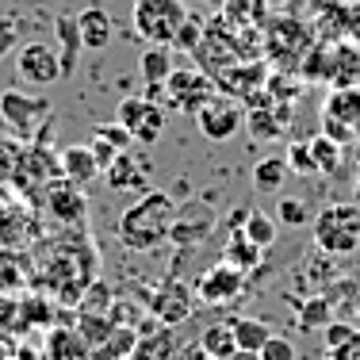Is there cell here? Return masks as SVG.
Segmentation results:
<instances>
[{"mask_svg": "<svg viewBox=\"0 0 360 360\" xmlns=\"http://www.w3.org/2000/svg\"><path fill=\"white\" fill-rule=\"evenodd\" d=\"M173 219H176L173 195L161 192V188H150V192H142L139 200L123 211L115 234L131 253H153V250H161V245L169 242Z\"/></svg>", "mask_w": 360, "mask_h": 360, "instance_id": "1", "label": "cell"}, {"mask_svg": "<svg viewBox=\"0 0 360 360\" xmlns=\"http://www.w3.org/2000/svg\"><path fill=\"white\" fill-rule=\"evenodd\" d=\"M314 31L307 27V23H299L295 15H280V20L269 23V31H264V62L276 65V70L284 73H299V65H303L307 50L314 46Z\"/></svg>", "mask_w": 360, "mask_h": 360, "instance_id": "2", "label": "cell"}, {"mask_svg": "<svg viewBox=\"0 0 360 360\" xmlns=\"http://www.w3.org/2000/svg\"><path fill=\"white\" fill-rule=\"evenodd\" d=\"M314 245L319 253L349 257L360 245V203H330L314 219Z\"/></svg>", "mask_w": 360, "mask_h": 360, "instance_id": "3", "label": "cell"}, {"mask_svg": "<svg viewBox=\"0 0 360 360\" xmlns=\"http://www.w3.org/2000/svg\"><path fill=\"white\" fill-rule=\"evenodd\" d=\"M184 20H188L184 0H134V31L150 46H173Z\"/></svg>", "mask_w": 360, "mask_h": 360, "instance_id": "4", "label": "cell"}, {"mask_svg": "<svg viewBox=\"0 0 360 360\" xmlns=\"http://www.w3.org/2000/svg\"><path fill=\"white\" fill-rule=\"evenodd\" d=\"M0 119H4L8 139L31 142V139H35V123L50 119V100L23 96V92L8 89V92H0Z\"/></svg>", "mask_w": 360, "mask_h": 360, "instance_id": "5", "label": "cell"}, {"mask_svg": "<svg viewBox=\"0 0 360 360\" xmlns=\"http://www.w3.org/2000/svg\"><path fill=\"white\" fill-rule=\"evenodd\" d=\"M58 176H62V158H54L46 146L35 142L31 150L20 153V161H15V173H12V184L20 188L23 195H42Z\"/></svg>", "mask_w": 360, "mask_h": 360, "instance_id": "6", "label": "cell"}, {"mask_svg": "<svg viewBox=\"0 0 360 360\" xmlns=\"http://www.w3.org/2000/svg\"><path fill=\"white\" fill-rule=\"evenodd\" d=\"M195 123H200V134L211 142H230L238 131L245 127V108L238 104L226 92H215L200 111H195Z\"/></svg>", "mask_w": 360, "mask_h": 360, "instance_id": "7", "label": "cell"}, {"mask_svg": "<svg viewBox=\"0 0 360 360\" xmlns=\"http://www.w3.org/2000/svg\"><path fill=\"white\" fill-rule=\"evenodd\" d=\"M42 203H46V215L58 222L62 230H81L89 222V200H84L81 184L58 176L54 184L42 192Z\"/></svg>", "mask_w": 360, "mask_h": 360, "instance_id": "8", "label": "cell"}, {"mask_svg": "<svg viewBox=\"0 0 360 360\" xmlns=\"http://www.w3.org/2000/svg\"><path fill=\"white\" fill-rule=\"evenodd\" d=\"M215 81H211L203 70H173L165 81V96H169V108L176 111H188V115H195L203 104H207L211 96H215Z\"/></svg>", "mask_w": 360, "mask_h": 360, "instance_id": "9", "label": "cell"}, {"mask_svg": "<svg viewBox=\"0 0 360 360\" xmlns=\"http://www.w3.org/2000/svg\"><path fill=\"white\" fill-rule=\"evenodd\" d=\"M215 211L207 207L203 200H188L176 207V219H173V230H169V242L180 245V250H192V245H200L203 238L215 230Z\"/></svg>", "mask_w": 360, "mask_h": 360, "instance_id": "10", "label": "cell"}, {"mask_svg": "<svg viewBox=\"0 0 360 360\" xmlns=\"http://www.w3.org/2000/svg\"><path fill=\"white\" fill-rule=\"evenodd\" d=\"M242 288H245V272H238L234 264L219 261L195 280V299H203L207 307H226L242 295Z\"/></svg>", "mask_w": 360, "mask_h": 360, "instance_id": "11", "label": "cell"}, {"mask_svg": "<svg viewBox=\"0 0 360 360\" xmlns=\"http://www.w3.org/2000/svg\"><path fill=\"white\" fill-rule=\"evenodd\" d=\"M192 299L195 295H192V288H188L184 280L169 276V280H161V288L150 295V314L161 326H180V322L192 319Z\"/></svg>", "mask_w": 360, "mask_h": 360, "instance_id": "12", "label": "cell"}, {"mask_svg": "<svg viewBox=\"0 0 360 360\" xmlns=\"http://www.w3.org/2000/svg\"><path fill=\"white\" fill-rule=\"evenodd\" d=\"M269 70L272 65L264 62V58H253V62H234V65H226V70H219L211 81H215L219 92H226V96H234V100H245V96H253L257 89L269 84Z\"/></svg>", "mask_w": 360, "mask_h": 360, "instance_id": "13", "label": "cell"}, {"mask_svg": "<svg viewBox=\"0 0 360 360\" xmlns=\"http://www.w3.org/2000/svg\"><path fill=\"white\" fill-rule=\"evenodd\" d=\"M15 70L31 84H54L62 77V62H58V50H50L46 42H27L15 58Z\"/></svg>", "mask_w": 360, "mask_h": 360, "instance_id": "14", "label": "cell"}, {"mask_svg": "<svg viewBox=\"0 0 360 360\" xmlns=\"http://www.w3.org/2000/svg\"><path fill=\"white\" fill-rule=\"evenodd\" d=\"M291 119H295V108L288 104V100H272V104L264 108H245V127H250L253 139H280V134L291 127Z\"/></svg>", "mask_w": 360, "mask_h": 360, "instance_id": "15", "label": "cell"}, {"mask_svg": "<svg viewBox=\"0 0 360 360\" xmlns=\"http://www.w3.org/2000/svg\"><path fill=\"white\" fill-rule=\"evenodd\" d=\"M104 176L115 192H150V165L142 158H131V150L119 153L104 169Z\"/></svg>", "mask_w": 360, "mask_h": 360, "instance_id": "16", "label": "cell"}, {"mask_svg": "<svg viewBox=\"0 0 360 360\" xmlns=\"http://www.w3.org/2000/svg\"><path fill=\"white\" fill-rule=\"evenodd\" d=\"M54 35H58V62H62V77L77 73V62H81V50H84V39H81V27H77V15H58L54 20Z\"/></svg>", "mask_w": 360, "mask_h": 360, "instance_id": "17", "label": "cell"}, {"mask_svg": "<svg viewBox=\"0 0 360 360\" xmlns=\"http://www.w3.org/2000/svg\"><path fill=\"white\" fill-rule=\"evenodd\" d=\"M92 345L81 338V330L70 326H54L46 338V360H89Z\"/></svg>", "mask_w": 360, "mask_h": 360, "instance_id": "18", "label": "cell"}, {"mask_svg": "<svg viewBox=\"0 0 360 360\" xmlns=\"http://www.w3.org/2000/svg\"><path fill=\"white\" fill-rule=\"evenodd\" d=\"M77 27H81V39H84V50H104L111 35H115V23L104 8H84L77 15Z\"/></svg>", "mask_w": 360, "mask_h": 360, "instance_id": "19", "label": "cell"}, {"mask_svg": "<svg viewBox=\"0 0 360 360\" xmlns=\"http://www.w3.org/2000/svg\"><path fill=\"white\" fill-rule=\"evenodd\" d=\"M222 261L226 264H234L238 272H257L261 269V261H264V250L261 245H253L250 238L242 234V230H230V238H226V250H222Z\"/></svg>", "mask_w": 360, "mask_h": 360, "instance_id": "20", "label": "cell"}, {"mask_svg": "<svg viewBox=\"0 0 360 360\" xmlns=\"http://www.w3.org/2000/svg\"><path fill=\"white\" fill-rule=\"evenodd\" d=\"M322 111L360 131V84H341V89H333L330 96L322 100Z\"/></svg>", "mask_w": 360, "mask_h": 360, "instance_id": "21", "label": "cell"}, {"mask_svg": "<svg viewBox=\"0 0 360 360\" xmlns=\"http://www.w3.org/2000/svg\"><path fill=\"white\" fill-rule=\"evenodd\" d=\"M134 345H139V330H134V326H115L111 338H104L100 345H92L89 360H131Z\"/></svg>", "mask_w": 360, "mask_h": 360, "instance_id": "22", "label": "cell"}, {"mask_svg": "<svg viewBox=\"0 0 360 360\" xmlns=\"http://www.w3.org/2000/svg\"><path fill=\"white\" fill-rule=\"evenodd\" d=\"M100 165L96 158H92V146H70V150H62V176L73 180V184H89V180H96Z\"/></svg>", "mask_w": 360, "mask_h": 360, "instance_id": "23", "label": "cell"}, {"mask_svg": "<svg viewBox=\"0 0 360 360\" xmlns=\"http://www.w3.org/2000/svg\"><path fill=\"white\" fill-rule=\"evenodd\" d=\"M176 356V338H173V326H158L150 338H139L131 360H173Z\"/></svg>", "mask_w": 360, "mask_h": 360, "instance_id": "24", "label": "cell"}, {"mask_svg": "<svg viewBox=\"0 0 360 360\" xmlns=\"http://www.w3.org/2000/svg\"><path fill=\"white\" fill-rule=\"evenodd\" d=\"M173 46H146L139 58V73L146 84H165L169 73H173Z\"/></svg>", "mask_w": 360, "mask_h": 360, "instance_id": "25", "label": "cell"}, {"mask_svg": "<svg viewBox=\"0 0 360 360\" xmlns=\"http://www.w3.org/2000/svg\"><path fill=\"white\" fill-rule=\"evenodd\" d=\"M222 15L234 27H264L269 23V0H226Z\"/></svg>", "mask_w": 360, "mask_h": 360, "instance_id": "26", "label": "cell"}, {"mask_svg": "<svg viewBox=\"0 0 360 360\" xmlns=\"http://www.w3.org/2000/svg\"><path fill=\"white\" fill-rule=\"evenodd\" d=\"M200 349H203V353H211L215 360H230V356H234V349H238V341H234V326H230V322L207 326V330L200 333Z\"/></svg>", "mask_w": 360, "mask_h": 360, "instance_id": "27", "label": "cell"}, {"mask_svg": "<svg viewBox=\"0 0 360 360\" xmlns=\"http://www.w3.org/2000/svg\"><path fill=\"white\" fill-rule=\"evenodd\" d=\"M115 326H123V322H119L115 314H108V311H81L77 314V330H81V338L89 341V345H100L104 338H111Z\"/></svg>", "mask_w": 360, "mask_h": 360, "instance_id": "28", "label": "cell"}, {"mask_svg": "<svg viewBox=\"0 0 360 360\" xmlns=\"http://www.w3.org/2000/svg\"><path fill=\"white\" fill-rule=\"evenodd\" d=\"M288 161L284 158H261L253 165V188L257 192H280L284 188V180H288Z\"/></svg>", "mask_w": 360, "mask_h": 360, "instance_id": "29", "label": "cell"}, {"mask_svg": "<svg viewBox=\"0 0 360 360\" xmlns=\"http://www.w3.org/2000/svg\"><path fill=\"white\" fill-rule=\"evenodd\" d=\"M333 319H338V314H333V303H330L326 291L299 303V326H303V330H326Z\"/></svg>", "mask_w": 360, "mask_h": 360, "instance_id": "30", "label": "cell"}, {"mask_svg": "<svg viewBox=\"0 0 360 360\" xmlns=\"http://www.w3.org/2000/svg\"><path fill=\"white\" fill-rule=\"evenodd\" d=\"M230 326H234V341H238V349H253V353H261L264 341L272 338L269 322H261V319H234Z\"/></svg>", "mask_w": 360, "mask_h": 360, "instance_id": "31", "label": "cell"}, {"mask_svg": "<svg viewBox=\"0 0 360 360\" xmlns=\"http://www.w3.org/2000/svg\"><path fill=\"white\" fill-rule=\"evenodd\" d=\"M242 234L250 238L253 245L269 250V245L276 242V234H280V222H276V215H264V211H250V219H245Z\"/></svg>", "mask_w": 360, "mask_h": 360, "instance_id": "32", "label": "cell"}, {"mask_svg": "<svg viewBox=\"0 0 360 360\" xmlns=\"http://www.w3.org/2000/svg\"><path fill=\"white\" fill-rule=\"evenodd\" d=\"M311 150H314V165H319V173H338V169H341V153H345V146L326 139L322 131L311 139Z\"/></svg>", "mask_w": 360, "mask_h": 360, "instance_id": "33", "label": "cell"}, {"mask_svg": "<svg viewBox=\"0 0 360 360\" xmlns=\"http://www.w3.org/2000/svg\"><path fill=\"white\" fill-rule=\"evenodd\" d=\"M165 134V108L161 104H153L150 100V108H146V115H142V123L134 127V142H142V146H153Z\"/></svg>", "mask_w": 360, "mask_h": 360, "instance_id": "34", "label": "cell"}, {"mask_svg": "<svg viewBox=\"0 0 360 360\" xmlns=\"http://www.w3.org/2000/svg\"><path fill=\"white\" fill-rule=\"evenodd\" d=\"M284 161H288V169L291 173H299V176H314L319 173V165H314V150H311V139H295L284 150Z\"/></svg>", "mask_w": 360, "mask_h": 360, "instance_id": "35", "label": "cell"}, {"mask_svg": "<svg viewBox=\"0 0 360 360\" xmlns=\"http://www.w3.org/2000/svg\"><path fill=\"white\" fill-rule=\"evenodd\" d=\"M200 42H203V20L200 15H188V20L180 23L176 39H173V50H180V54H195Z\"/></svg>", "mask_w": 360, "mask_h": 360, "instance_id": "36", "label": "cell"}, {"mask_svg": "<svg viewBox=\"0 0 360 360\" xmlns=\"http://www.w3.org/2000/svg\"><path fill=\"white\" fill-rule=\"evenodd\" d=\"M276 222H280V226H303V222H311V211H307L303 200L280 195V203H276Z\"/></svg>", "mask_w": 360, "mask_h": 360, "instance_id": "37", "label": "cell"}, {"mask_svg": "<svg viewBox=\"0 0 360 360\" xmlns=\"http://www.w3.org/2000/svg\"><path fill=\"white\" fill-rule=\"evenodd\" d=\"M146 108H150V100H146V96H127V100H119V115H115V119H119V123H123L127 131L134 134V127L142 123Z\"/></svg>", "mask_w": 360, "mask_h": 360, "instance_id": "38", "label": "cell"}, {"mask_svg": "<svg viewBox=\"0 0 360 360\" xmlns=\"http://www.w3.org/2000/svg\"><path fill=\"white\" fill-rule=\"evenodd\" d=\"M20 153H23V142H15V139H0V188H4L8 180H12Z\"/></svg>", "mask_w": 360, "mask_h": 360, "instance_id": "39", "label": "cell"}, {"mask_svg": "<svg viewBox=\"0 0 360 360\" xmlns=\"http://www.w3.org/2000/svg\"><path fill=\"white\" fill-rule=\"evenodd\" d=\"M92 134H96V139H104V142H111L115 150H131V142H134V134L127 131L119 119H115V123H96V131H92Z\"/></svg>", "mask_w": 360, "mask_h": 360, "instance_id": "40", "label": "cell"}, {"mask_svg": "<svg viewBox=\"0 0 360 360\" xmlns=\"http://www.w3.org/2000/svg\"><path fill=\"white\" fill-rule=\"evenodd\" d=\"M322 134H326V139H333L338 146H353L356 142V127L341 123V119L326 115V111H322Z\"/></svg>", "mask_w": 360, "mask_h": 360, "instance_id": "41", "label": "cell"}, {"mask_svg": "<svg viewBox=\"0 0 360 360\" xmlns=\"http://www.w3.org/2000/svg\"><path fill=\"white\" fill-rule=\"evenodd\" d=\"M261 360H295V345L288 338H280V333H272L261 349Z\"/></svg>", "mask_w": 360, "mask_h": 360, "instance_id": "42", "label": "cell"}, {"mask_svg": "<svg viewBox=\"0 0 360 360\" xmlns=\"http://www.w3.org/2000/svg\"><path fill=\"white\" fill-rule=\"evenodd\" d=\"M326 349H338V345H345L349 338L356 333V326H349V322H341V319H333L330 326H326Z\"/></svg>", "mask_w": 360, "mask_h": 360, "instance_id": "43", "label": "cell"}, {"mask_svg": "<svg viewBox=\"0 0 360 360\" xmlns=\"http://www.w3.org/2000/svg\"><path fill=\"white\" fill-rule=\"evenodd\" d=\"M119 153H123V150H115V146H111V142H104V139H96V134H92V158H96L100 173H104V169H108L111 161L119 158Z\"/></svg>", "mask_w": 360, "mask_h": 360, "instance_id": "44", "label": "cell"}, {"mask_svg": "<svg viewBox=\"0 0 360 360\" xmlns=\"http://www.w3.org/2000/svg\"><path fill=\"white\" fill-rule=\"evenodd\" d=\"M23 311H27V314H23V322H27V326H35V322L46 326V322H50V307H46V299H27V303H23Z\"/></svg>", "mask_w": 360, "mask_h": 360, "instance_id": "45", "label": "cell"}, {"mask_svg": "<svg viewBox=\"0 0 360 360\" xmlns=\"http://www.w3.org/2000/svg\"><path fill=\"white\" fill-rule=\"evenodd\" d=\"M330 360H360V333H353L345 345L330 349Z\"/></svg>", "mask_w": 360, "mask_h": 360, "instance_id": "46", "label": "cell"}, {"mask_svg": "<svg viewBox=\"0 0 360 360\" xmlns=\"http://www.w3.org/2000/svg\"><path fill=\"white\" fill-rule=\"evenodd\" d=\"M12 46H15V27H12V23L0 20V58H4Z\"/></svg>", "mask_w": 360, "mask_h": 360, "instance_id": "47", "label": "cell"}, {"mask_svg": "<svg viewBox=\"0 0 360 360\" xmlns=\"http://www.w3.org/2000/svg\"><path fill=\"white\" fill-rule=\"evenodd\" d=\"M245 219H250V207H234V211L226 215V230H242Z\"/></svg>", "mask_w": 360, "mask_h": 360, "instance_id": "48", "label": "cell"}, {"mask_svg": "<svg viewBox=\"0 0 360 360\" xmlns=\"http://www.w3.org/2000/svg\"><path fill=\"white\" fill-rule=\"evenodd\" d=\"M230 360H261V353H253V349H234Z\"/></svg>", "mask_w": 360, "mask_h": 360, "instance_id": "49", "label": "cell"}, {"mask_svg": "<svg viewBox=\"0 0 360 360\" xmlns=\"http://www.w3.org/2000/svg\"><path fill=\"white\" fill-rule=\"evenodd\" d=\"M188 360H215V356H211V353H203V349H200V345H195V349H192V353H188Z\"/></svg>", "mask_w": 360, "mask_h": 360, "instance_id": "50", "label": "cell"}, {"mask_svg": "<svg viewBox=\"0 0 360 360\" xmlns=\"http://www.w3.org/2000/svg\"><path fill=\"white\" fill-rule=\"evenodd\" d=\"M311 4L322 8V4H356V0H311Z\"/></svg>", "mask_w": 360, "mask_h": 360, "instance_id": "51", "label": "cell"}, {"mask_svg": "<svg viewBox=\"0 0 360 360\" xmlns=\"http://www.w3.org/2000/svg\"><path fill=\"white\" fill-rule=\"evenodd\" d=\"M0 139H4V134H0Z\"/></svg>", "mask_w": 360, "mask_h": 360, "instance_id": "52", "label": "cell"}]
</instances>
